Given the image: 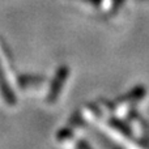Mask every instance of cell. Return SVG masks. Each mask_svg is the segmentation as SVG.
<instances>
[{
    "mask_svg": "<svg viewBox=\"0 0 149 149\" xmlns=\"http://www.w3.org/2000/svg\"><path fill=\"white\" fill-rule=\"evenodd\" d=\"M0 90H1L3 98L5 100V102L9 103V105H15L16 95L13 93V90L10 89V85L8 84L7 79H5V73L1 68V64H0Z\"/></svg>",
    "mask_w": 149,
    "mask_h": 149,
    "instance_id": "6da1fadb",
    "label": "cell"
}]
</instances>
